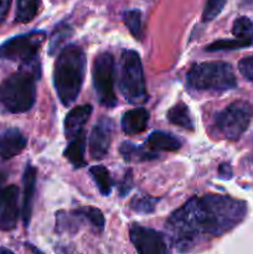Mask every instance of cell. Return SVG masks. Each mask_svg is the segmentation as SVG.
<instances>
[{"instance_id":"obj_1","label":"cell","mask_w":253,"mask_h":254,"mask_svg":"<svg viewBox=\"0 0 253 254\" xmlns=\"http://www.w3.org/2000/svg\"><path fill=\"white\" fill-rule=\"evenodd\" d=\"M247 215V203L230 196L207 193L192 197L166 221L168 241L176 251L195 247L201 236H222L240 225Z\"/></svg>"},{"instance_id":"obj_2","label":"cell","mask_w":253,"mask_h":254,"mask_svg":"<svg viewBox=\"0 0 253 254\" xmlns=\"http://www.w3.org/2000/svg\"><path fill=\"white\" fill-rule=\"evenodd\" d=\"M86 72V55L82 47L68 45L60 52L54 68V83L57 96L68 107L78 97Z\"/></svg>"},{"instance_id":"obj_3","label":"cell","mask_w":253,"mask_h":254,"mask_svg":"<svg viewBox=\"0 0 253 254\" xmlns=\"http://www.w3.org/2000/svg\"><path fill=\"white\" fill-rule=\"evenodd\" d=\"M40 78L39 59L21 64L19 72L0 86V102L10 113H25L36 101V81Z\"/></svg>"},{"instance_id":"obj_4","label":"cell","mask_w":253,"mask_h":254,"mask_svg":"<svg viewBox=\"0 0 253 254\" xmlns=\"http://www.w3.org/2000/svg\"><path fill=\"white\" fill-rule=\"evenodd\" d=\"M189 88L197 92L220 93L237 87L232 66L226 62H202L189 69L186 76Z\"/></svg>"},{"instance_id":"obj_5","label":"cell","mask_w":253,"mask_h":254,"mask_svg":"<svg viewBox=\"0 0 253 254\" xmlns=\"http://www.w3.org/2000/svg\"><path fill=\"white\" fill-rule=\"evenodd\" d=\"M119 91L130 104H144L148 101L143 66L138 52L123 51L119 64Z\"/></svg>"},{"instance_id":"obj_6","label":"cell","mask_w":253,"mask_h":254,"mask_svg":"<svg viewBox=\"0 0 253 254\" xmlns=\"http://www.w3.org/2000/svg\"><path fill=\"white\" fill-rule=\"evenodd\" d=\"M252 118V106L247 102L237 101L216 114L213 128L222 138L227 140H237L247 130Z\"/></svg>"},{"instance_id":"obj_7","label":"cell","mask_w":253,"mask_h":254,"mask_svg":"<svg viewBox=\"0 0 253 254\" xmlns=\"http://www.w3.org/2000/svg\"><path fill=\"white\" fill-rule=\"evenodd\" d=\"M46 39L44 31H32L6 40L0 45V62H20L27 64L37 59V51Z\"/></svg>"},{"instance_id":"obj_8","label":"cell","mask_w":253,"mask_h":254,"mask_svg":"<svg viewBox=\"0 0 253 254\" xmlns=\"http://www.w3.org/2000/svg\"><path fill=\"white\" fill-rule=\"evenodd\" d=\"M114 59L109 52L99 54L94 59L92 78L97 99L103 107L113 108L117 104L114 91Z\"/></svg>"},{"instance_id":"obj_9","label":"cell","mask_w":253,"mask_h":254,"mask_svg":"<svg viewBox=\"0 0 253 254\" xmlns=\"http://www.w3.org/2000/svg\"><path fill=\"white\" fill-rule=\"evenodd\" d=\"M129 236L135 250L141 254H165L170 252L168 237L151 228L133 225L129 228Z\"/></svg>"},{"instance_id":"obj_10","label":"cell","mask_w":253,"mask_h":254,"mask_svg":"<svg viewBox=\"0 0 253 254\" xmlns=\"http://www.w3.org/2000/svg\"><path fill=\"white\" fill-rule=\"evenodd\" d=\"M114 123L112 119L102 117L93 127L89 135V154L94 160H101L108 154L113 136Z\"/></svg>"},{"instance_id":"obj_11","label":"cell","mask_w":253,"mask_h":254,"mask_svg":"<svg viewBox=\"0 0 253 254\" xmlns=\"http://www.w3.org/2000/svg\"><path fill=\"white\" fill-rule=\"evenodd\" d=\"M19 189L15 185L0 188V230H14L19 218Z\"/></svg>"},{"instance_id":"obj_12","label":"cell","mask_w":253,"mask_h":254,"mask_svg":"<svg viewBox=\"0 0 253 254\" xmlns=\"http://www.w3.org/2000/svg\"><path fill=\"white\" fill-rule=\"evenodd\" d=\"M26 138L16 128H7L0 131V158L11 159L19 155L26 146Z\"/></svg>"},{"instance_id":"obj_13","label":"cell","mask_w":253,"mask_h":254,"mask_svg":"<svg viewBox=\"0 0 253 254\" xmlns=\"http://www.w3.org/2000/svg\"><path fill=\"white\" fill-rule=\"evenodd\" d=\"M22 183H24V196H22L21 216L25 227H29L32 213V201L36 189V169L30 164L25 168Z\"/></svg>"},{"instance_id":"obj_14","label":"cell","mask_w":253,"mask_h":254,"mask_svg":"<svg viewBox=\"0 0 253 254\" xmlns=\"http://www.w3.org/2000/svg\"><path fill=\"white\" fill-rule=\"evenodd\" d=\"M92 111H93L92 106L82 104V106L74 107L67 114L66 119H64V135H66V138L71 139L83 131V126L91 117Z\"/></svg>"},{"instance_id":"obj_15","label":"cell","mask_w":253,"mask_h":254,"mask_svg":"<svg viewBox=\"0 0 253 254\" xmlns=\"http://www.w3.org/2000/svg\"><path fill=\"white\" fill-rule=\"evenodd\" d=\"M149 122V112L143 107L130 109L122 117V129L128 135H135L146 129Z\"/></svg>"},{"instance_id":"obj_16","label":"cell","mask_w":253,"mask_h":254,"mask_svg":"<svg viewBox=\"0 0 253 254\" xmlns=\"http://www.w3.org/2000/svg\"><path fill=\"white\" fill-rule=\"evenodd\" d=\"M145 145L151 151H178L181 148V141L171 133L156 130L149 135Z\"/></svg>"},{"instance_id":"obj_17","label":"cell","mask_w":253,"mask_h":254,"mask_svg":"<svg viewBox=\"0 0 253 254\" xmlns=\"http://www.w3.org/2000/svg\"><path fill=\"white\" fill-rule=\"evenodd\" d=\"M84 153H86V136L82 131V133L71 138V141L64 150L63 155L74 168L81 169L86 166Z\"/></svg>"},{"instance_id":"obj_18","label":"cell","mask_w":253,"mask_h":254,"mask_svg":"<svg viewBox=\"0 0 253 254\" xmlns=\"http://www.w3.org/2000/svg\"><path fill=\"white\" fill-rule=\"evenodd\" d=\"M166 118L171 124H175V126L188 129V130H193L192 117L189 111V107L183 102H179L175 106L171 107L168 111Z\"/></svg>"},{"instance_id":"obj_19","label":"cell","mask_w":253,"mask_h":254,"mask_svg":"<svg viewBox=\"0 0 253 254\" xmlns=\"http://www.w3.org/2000/svg\"><path fill=\"white\" fill-rule=\"evenodd\" d=\"M119 151H121L124 160L129 161V163H131V161L140 163V161H149L158 158V154L155 151H148L143 146H138L133 143H129V141L122 143Z\"/></svg>"},{"instance_id":"obj_20","label":"cell","mask_w":253,"mask_h":254,"mask_svg":"<svg viewBox=\"0 0 253 254\" xmlns=\"http://www.w3.org/2000/svg\"><path fill=\"white\" fill-rule=\"evenodd\" d=\"M41 6V0H16V14H15V21L19 24H26L39 12Z\"/></svg>"},{"instance_id":"obj_21","label":"cell","mask_w":253,"mask_h":254,"mask_svg":"<svg viewBox=\"0 0 253 254\" xmlns=\"http://www.w3.org/2000/svg\"><path fill=\"white\" fill-rule=\"evenodd\" d=\"M89 174L96 183L99 192L103 196H108L111 193L112 188H113V181L109 175V171L104 166L96 165L89 169Z\"/></svg>"},{"instance_id":"obj_22","label":"cell","mask_w":253,"mask_h":254,"mask_svg":"<svg viewBox=\"0 0 253 254\" xmlns=\"http://www.w3.org/2000/svg\"><path fill=\"white\" fill-rule=\"evenodd\" d=\"M232 34L236 39L243 40L253 44V22L247 16H240L235 20L232 26Z\"/></svg>"},{"instance_id":"obj_23","label":"cell","mask_w":253,"mask_h":254,"mask_svg":"<svg viewBox=\"0 0 253 254\" xmlns=\"http://www.w3.org/2000/svg\"><path fill=\"white\" fill-rule=\"evenodd\" d=\"M72 35V27L68 24H60L55 27L54 32L50 36L49 41V52L50 55H54L57 50L61 47V45L66 41Z\"/></svg>"},{"instance_id":"obj_24","label":"cell","mask_w":253,"mask_h":254,"mask_svg":"<svg viewBox=\"0 0 253 254\" xmlns=\"http://www.w3.org/2000/svg\"><path fill=\"white\" fill-rule=\"evenodd\" d=\"M124 22L128 27L129 32L135 39L140 40L143 37V24H141V12L139 10H126L123 14Z\"/></svg>"},{"instance_id":"obj_25","label":"cell","mask_w":253,"mask_h":254,"mask_svg":"<svg viewBox=\"0 0 253 254\" xmlns=\"http://www.w3.org/2000/svg\"><path fill=\"white\" fill-rule=\"evenodd\" d=\"M252 44L247 41H243L240 39H226V40H217L212 42L206 47V51H230V50L243 49L248 47Z\"/></svg>"},{"instance_id":"obj_26","label":"cell","mask_w":253,"mask_h":254,"mask_svg":"<svg viewBox=\"0 0 253 254\" xmlns=\"http://www.w3.org/2000/svg\"><path fill=\"white\" fill-rule=\"evenodd\" d=\"M158 198L150 197V196H135L130 202V208L138 213H151L155 210V206L158 203Z\"/></svg>"},{"instance_id":"obj_27","label":"cell","mask_w":253,"mask_h":254,"mask_svg":"<svg viewBox=\"0 0 253 254\" xmlns=\"http://www.w3.org/2000/svg\"><path fill=\"white\" fill-rule=\"evenodd\" d=\"M227 0H207L202 12V21H211L216 19L225 7Z\"/></svg>"},{"instance_id":"obj_28","label":"cell","mask_w":253,"mask_h":254,"mask_svg":"<svg viewBox=\"0 0 253 254\" xmlns=\"http://www.w3.org/2000/svg\"><path fill=\"white\" fill-rule=\"evenodd\" d=\"M82 213H83L84 218L87 220V222L91 223L96 230L102 231L104 227V216L98 208L94 207H82L81 208Z\"/></svg>"},{"instance_id":"obj_29","label":"cell","mask_w":253,"mask_h":254,"mask_svg":"<svg viewBox=\"0 0 253 254\" xmlns=\"http://www.w3.org/2000/svg\"><path fill=\"white\" fill-rule=\"evenodd\" d=\"M238 69L247 81L253 83V56L245 57L238 62Z\"/></svg>"},{"instance_id":"obj_30","label":"cell","mask_w":253,"mask_h":254,"mask_svg":"<svg viewBox=\"0 0 253 254\" xmlns=\"http://www.w3.org/2000/svg\"><path fill=\"white\" fill-rule=\"evenodd\" d=\"M131 188H133V178H131V171L129 170L119 185V195L123 197L131 190Z\"/></svg>"},{"instance_id":"obj_31","label":"cell","mask_w":253,"mask_h":254,"mask_svg":"<svg viewBox=\"0 0 253 254\" xmlns=\"http://www.w3.org/2000/svg\"><path fill=\"white\" fill-rule=\"evenodd\" d=\"M10 5H11V0H0V25L6 19Z\"/></svg>"},{"instance_id":"obj_32","label":"cell","mask_w":253,"mask_h":254,"mask_svg":"<svg viewBox=\"0 0 253 254\" xmlns=\"http://www.w3.org/2000/svg\"><path fill=\"white\" fill-rule=\"evenodd\" d=\"M218 173H220L221 178L230 179L231 176H232V169H231V166L228 165V164H222V165L218 168Z\"/></svg>"}]
</instances>
